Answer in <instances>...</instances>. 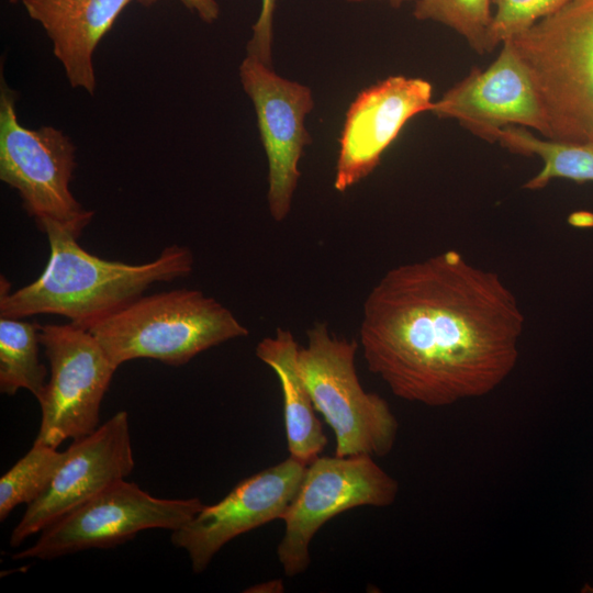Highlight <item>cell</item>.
Here are the masks:
<instances>
[{"instance_id":"cell-1","label":"cell","mask_w":593,"mask_h":593,"mask_svg":"<svg viewBox=\"0 0 593 593\" xmlns=\"http://www.w3.org/2000/svg\"><path fill=\"white\" fill-rule=\"evenodd\" d=\"M524 323L496 272L446 250L383 275L363 302L359 345L395 396L439 407L495 390L518 361Z\"/></svg>"},{"instance_id":"cell-2","label":"cell","mask_w":593,"mask_h":593,"mask_svg":"<svg viewBox=\"0 0 593 593\" xmlns=\"http://www.w3.org/2000/svg\"><path fill=\"white\" fill-rule=\"evenodd\" d=\"M41 231L49 245L47 264L38 278L13 292L1 277L0 316L54 314L89 331L152 284L184 278L193 270V254L187 246L172 244L154 260L127 264L87 251L78 237L56 223H46Z\"/></svg>"},{"instance_id":"cell-3","label":"cell","mask_w":593,"mask_h":593,"mask_svg":"<svg viewBox=\"0 0 593 593\" xmlns=\"http://www.w3.org/2000/svg\"><path fill=\"white\" fill-rule=\"evenodd\" d=\"M89 331L118 368L139 358L182 366L249 334L225 305L197 289L143 294Z\"/></svg>"},{"instance_id":"cell-4","label":"cell","mask_w":593,"mask_h":593,"mask_svg":"<svg viewBox=\"0 0 593 593\" xmlns=\"http://www.w3.org/2000/svg\"><path fill=\"white\" fill-rule=\"evenodd\" d=\"M512 41L542 98L548 138L593 143V0H570Z\"/></svg>"},{"instance_id":"cell-5","label":"cell","mask_w":593,"mask_h":593,"mask_svg":"<svg viewBox=\"0 0 593 593\" xmlns=\"http://www.w3.org/2000/svg\"><path fill=\"white\" fill-rule=\"evenodd\" d=\"M306 335L299 368L315 410L334 432L335 455L387 456L399 423L388 402L359 381L355 367L359 343L337 337L325 323H316Z\"/></svg>"},{"instance_id":"cell-6","label":"cell","mask_w":593,"mask_h":593,"mask_svg":"<svg viewBox=\"0 0 593 593\" xmlns=\"http://www.w3.org/2000/svg\"><path fill=\"white\" fill-rule=\"evenodd\" d=\"M75 146L53 126L27 128L20 124L12 90L2 81L0 92V179L15 189L23 209L41 230L56 223L76 237L93 212L72 195L69 183L76 168Z\"/></svg>"},{"instance_id":"cell-7","label":"cell","mask_w":593,"mask_h":593,"mask_svg":"<svg viewBox=\"0 0 593 593\" xmlns=\"http://www.w3.org/2000/svg\"><path fill=\"white\" fill-rule=\"evenodd\" d=\"M40 342L49 362V380L38 400L41 424L34 444L57 448L99 427L100 407L118 367L90 331L45 324Z\"/></svg>"},{"instance_id":"cell-8","label":"cell","mask_w":593,"mask_h":593,"mask_svg":"<svg viewBox=\"0 0 593 593\" xmlns=\"http://www.w3.org/2000/svg\"><path fill=\"white\" fill-rule=\"evenodd\" d=\"M203 505L198 497H155L123 479L43 529L32 546L12 558L51 560L91 548H111L146 529L172 532Z\"/></svg>"},{"instance_id":"cell-9","label":"cell","mask_w":593,"mask_h":593,"mask_svg":"<svg viewBox=\"0 0 593 593\" xmlns=\"http://www.w3.org/2000/svg\"><path fill=\"white\" fill-rule=\"evenodd\" d=\"M399 483L372 456H318L306 468L284 513V534L277 548L288 577L305 572L309 547L317 530L338 514L358 506L383 507L398 495Z\"/></svg>"},{"instance_id":"cell-10","label":"cell","mask_w":593,"mask_h":593,"mask_svg":"<svg viewBox=\"0 0 593 593\" xmlns=\"http://www.w3.org/2000/svg\"><path fill=\"white\" fill-rule=\"evenodd\" d=\"M245 92L254 103L268 161V209L283 221L298 187L299 161L312 138L305 118L314 107L309 87L277 75L272 67L248 56L239 66Z\"/></svg>"},{"instance_id":"cell-11","label":"cell","mask_w":593,"mask_h":593,"mask_svg":"<svg viewBox=\"0 0 593 593\" xmlns=\"http://www.w3.org/2000/svg\"><path fill=\"white\" fill-rule=\"evenodd\" d=\"M430 112L457 120L488 142H492L496 131L510 125L530 127L549 137L542 98L512 40L501 44L499 56L485 69L472 68L434 101Z\"/></svg>"},{"instance_id":"cell-12","label":"cell","mask_w":593,"mask_h":593,"mask_svg":"<svg viewBox=\"0 0 593 593\" xmlns=\"http://www.w3.org/2000/svg\"><path fill=\"white\" fill-rule=\"evenodd\" d=\"M47 489L27 504L10 536L12 547L125 479L134 468L128 414L116 412L93 433L76 439Z\"/></svg>"},{"instance_id":"cell-13","label":"cell","mask_w":593,"mask_h":593,"mask_svg":"<svg viewBox=\"0 0 593 593\" xmlns=\"http://www.w3.org/2000/svg\"><path fill=\"white\" fill-rule=\"evenodd\" d=\"M306 465L289 457L238 482L221 501L203 507L170 540L183 549L194 573L203 572L232 539L282 519L302 482Z\"/></svg>"},{"instance_id":"cell-14","label":"cell","mask_w":593,"mask_h":593,"mask_svg":"<svg viewBox=\"0 0 593 593\" xmlns=\"http://www.w3.org/2000/svg\"><path fill=\"white\" fill-rule=\"evenodd\" d=\"M432 85L391 76L362 90L350 104L342 135L334 187L344 192L369 176L403 126L432 110Z\"/></svg>"},{"instance_id":"cell-15","label":"cell","mask_w":593,"mask_h":593,"mask_svg":"<svg viewBox=\"0 0 593 593\" xmlns=\"http://www.w3.org/2000/svg\"><path fill=\"white\" fill-rule=\"evenodd\" d=\"M133 0H22L53 43L56 58L74 88L96 89L93 52Z\"/></svg>"},{"instance_id":"cell-16","label":"cell","mask_w":593,"mask_h":593,"mask_svg":"<svg viewBox=\"0 0 593 593\" xmlns=\"http://www.w3.org/2000/svg\"><path fill=\"white\" fill-rule=\"evenodd\" d=\"M300 346L289 329L262 338L256 356L277 374L283 398L289 457L309 465L324 450L327 437L299 368Z\"/></svg>"},{"instance_id":"cell-17","label":"cell","mask_w":593,"mask_h":593,"mask_svg":"<svg viewBox=\"0 0 593 593\" xmlns=\"http://www.w3.org/2000/svg\"><path fill=\"white\" fill-rule=\"evenodd\" d=\"M494 142L512 153L536 155L541 159V169L525 183L526 189L545 188L553 179L579 183L593 181V143L540 138L525 127L515 125L496 131L492 139Z\"/></svg>"},{"instance_id":"cell-18","label":"cell","mask_w":593,"mask_h":593,"mask_svg":"<svg viewBox=\"0 0 593 593\" xmlns=\"http://www.w3.org/2000/svg\"><path fill=\"white\" fill-rule=\"evenodd\" d=\"M40 328L36 322L0 316V391L14 395L20 389L38 401L46 387L47 368L40 360Z\"/></svg>"},{"instance_id":"cell-19","label":"cell","mask_w":593,"mask_h":593,"mask_svg":"<svg viewBox=\"0 0 593 593\" xmlns=\"http://www.w3.org/2000/svg\"><path fill=\"white\" fill-rule=\"evenodd\" d=\"M66 450L33 444L0 479V521L20 504L34 502L49 485L66 458Z\"/></svg>"},{"instance_id":"cell-20","label":"cell","mask_w":593,"mask_h":593,"mask_svg":"<svg viewBox=\"0 0 593 593\" xmlns=\"http://www.w3.org/2000/svg\"><path fill=\"white\" fill-rule=\"evenodd\" d=\"M491 0H417L414 16L441 23L459 33L479 54L488 52Z\"/></svg>"},{"instance_id":"cell-21","label":"cell","mask_w":593,"mask_h":593,"mask_svg":"<svg viewBox=\"0 0 593 593\" xmlns=\"http://www.w3.org/2000/svg\"><path fill=\"white\" fill-rule=\"evenodd\" d=\"M570 0H493L488 35V52L527 31L541 19L555 13Z\"/></svg>"},{"instance_id":"cell-22","label":"cell","mask_w":593,"mask_h":593,"mask_svg":"<svg viewBox=\"0 0 593 593\" xmlns=\"http://www.w3.org/2000/svg\"><path fill=\"white\" fill-rule=\"evenodd\" d=\"M275 7L276 0H261L259 16L253 25V34L247 44V55L269 66H271Z\"/></svg>"},{"instance_id":"cell-23","label":"cell","mask_w":593,"mask_h":593,"mask_svg":"<svg viewBox=\"0 0 593 593\" xmlns=\"http://www.w3.org/2000/svg\"><path fill=\"white\" fill-rule=\"evenodd\" d=\"M159 0H138L143 5H150ZM188 9L194 11L204 22H213L217 19L220 8L216 0H179Z\"/></svg>"},{"instance_id":"cell-24","label":"cell","mask_w":593,"mask_h":593,"mask_svg":"<svg viewBox=\"0 0 593 593\" xmlns=\"http://www.w3.org/2000/svg\"><path fill=\"white\" fill-rule=\"evenodd\" d=\"M283 582L278 580H270L266 581L260 584H256L254 586L248 588V590H245V592H253V593H275V592H283Z\"/></svg>"},{"instance_id":"cell-25","label":"cell","mask_w":593,"mask_h":593,"mask_svg":"<svg viewBox=\"0 0 593 593\" xmlns=\"http://www.w3.org/2000/svg\"><path fill=\"white\" fill-rule=\"evenodd\" d=\"M346 1H349V2H362V1H369V0H346ZM385 1H389L393 5H398V4L402 3V2L410 1V0H385Z\"/></svg>"},{"instance_id":"cell-26","label":"cell","mask_w":593,"mask_h":593,"mask_svg":"<svg viewBox=\"0 0 593 593\" xmlns=\"http://www.w3.org/2000/svg\"><path fill=\"white\" fill-rule=\"evenodd\" d=\"M11 3L22 2V0H10Z\"/></svg>"}]
</instances>
